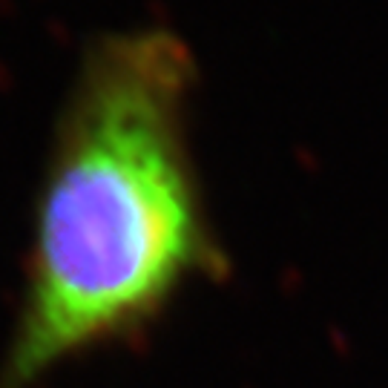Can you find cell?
<instances>
[{"mask_svg": "<svg viewBox=\"0 0 388 388\" xmlns=\"http://www.w3.org/2000/svg\"><path fill=\"white\" fill-rule=\"evenodd\" d=\"M196 61L164 27L95 38L35 193L0 388H35L150 331L227 264L193 150Z\"/></svg>", "mask_w": 388, "mask_h": 388, "instance_id": "obj_1", "label": "cell"}]
</instances>
